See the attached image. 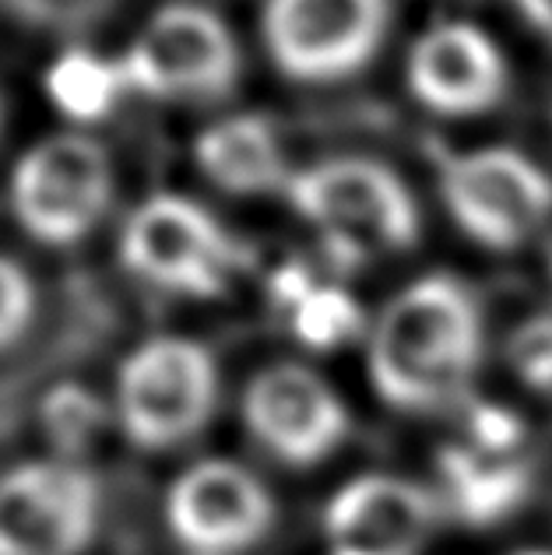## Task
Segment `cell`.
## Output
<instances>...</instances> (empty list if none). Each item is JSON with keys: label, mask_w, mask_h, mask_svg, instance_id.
<instances>
[{"label": "cell", "mask_w": 552, "mask_h": 555, "mask_svg": "<svg viewBox=\"0 0 552 555\" xmlns=\"http://www.w3.org/2000/svg\"><path fill=\"white\" fill-rule=\"evenodd\" d=\"M483 362V310L468 285L450 274L419 278L384 306L373 327L370 379L401 412L447 408Z\"/></svg>", "instance_id": "6da1fadb"}, {"label": "cell", "mask_w": 552, "mask_h": 555, "mask_svg": "<svg viewBox=\"0 0 552 555\" xmlns=\"http://www.w3.org/2000/svg\"><path fill=\"white\" fill-rule=\"evenodd\" d=\"M288 204L342 264L401 254L419 240V204L395 169L373 158H328L293 172Z\"/></svg>", "instance_id": "7a4b0ae2"}, {"label": "cell", "mask_w": 552, "mask_h": 555, "mask_svg": "<svg viewBox=\"0 0 552 555\" xmlns=\"http://www.w3.org/2000/svg\"><path fill=\"white\" fill-rule=\"evenodd\" d=\"M219 404V366L191 338H152L138 345L116 373V415L141 450L191 443Z\"/></svg>", "instance_id": "3957f363"}, {"label": "cell", "mask_w": 552, "mask_h": 555, "mask_svg": "<svg viewBox=\"0 0 552 555\" xmlns=\"http://www.w3.org/2000/svg\"><path fill=\"white\" fill-rule=\"evenodd\" d=\"M120 260L141 282L172 296L215 299L240 271V243L197 201L155 194L130 211Z\"/></svg>", "instance_id": "277c9868"}, {"label": "cell", "mask_w": 552, "mask_h": 555, "mask_svg": "<svg viewBox=\"0 0 552 555\" xmlns=\"http://www.w3.org/2000/svg\"><path fill=\"white\" fill-rule=\"evenodd\" d=\"M127 89L166 102H219L240 81V47L211 8H158L120 56Z\"/></svg>", "instance_id": "5b68a950"}, {"label": "cell", "mask_w": 552, "mask_h": 555, "mask_svg": "<svg viewBox=\"0 0 552 555\" xmlns=\"http://www.w3.org/2000/svg\"><path fill=\"white\" fill-rule=\"evenodd\" d=\"M113 204L110 152L89 134H53L33 144L11 172V211L33 240L75 246Z\"/></svg>", "instance_id": "8992f818"}, {"label": "cell", "mask_w": 552, "mask_h": 555, "mask_svg": "<svg viewBox=\"0 0 552 555\" xmlns=\"http://www.w3.org/2000/svg\"><path fill=\"white\" fill-rule=\"evenodd\" d=\"M454 225L486 250H517L552 218V177L514 149H475L440 166Z\"/></svg>", "instance_id": "52a82bcc"}, {"label": "cell", "mask_w": 552, "mask_h": 555, "mask_svg": "<svg viewBox=\"0 0 552 555\" xmlns=\"http://www.w3.org/2000/svg\"><path fill=\"white\" fill-rule=\"evenodd\" d=\"M260 33L285 78L345 81L381 53L390 33V0H268Z\"/></svg>", "instance_id": "ba28073f"}, {"label": "cell", "mask_w": 552, "mask_h": 555, "mask_svg": "<svg viewBox=\"0 0 552 555\" xmlns=\"http://www.w3.org/2000/svg\"><path fill=\"white\" fill-rule=\"evenodd\" d=\"M99 528V489L70 461H28L0 478V555H81Z\"/></svg>", "instance_id": "9c48e42d"}, {"label": "cell", "mask_w": 552, "mask_h": 555, "mask_svg": "<svg viewBox=\"0 0 552 555\" xmlns=\"http://www.w3.org/2000/svg\"><path fill=\"white\" fill-rule=\"evenodd\" d=\"M172 538L194 555H240L271 531L274 500L243 464L201 461L166 495Z\"/></svg>", "instance_id": "30bf717a"}, {"label": "cell", "mask_w": 552, "mask_h": 555, "mask_svg": "<svg viewBox=\"0 0 552 555\" xmlns=\"http://www.w3.org/2000/svg\"><path fill=\"white\" fill-rule=\"evenodd\" d=\"M243 422L260 447L296 467L324 461L348 433V412L328 379L293 362L260 370L246 384Z\"/></svg>", "instance_id": "8fae6325"}, {"label": "cell", "mask_w": 552, "mask_h": 555, "mask_svg": "<svg viewBox=\"0 0 552 555\" xmlns=\"http://www.w3.org/2000/svg\"><path fill=\"white\" fill-rule=\"evenodd\" d=\"M409 89L440 116H478L497 109L511 70L500 47L468 22H440L426 28L409 50Z\"/></svg>", "instance_id": "7c38bea8"}, {"label": "cell", "mask_w": 552, "mask_h": 555, "mask_svg": "<svg viewBox=\"0 0 552 555\" xmlns=\"http://www.w3.org/2000/svg\"><path fill=\"white\" fill-rule=\"evenodd\" d=\"M433 534V500L412 481L370 475L328 506L331 555H419Z\"/></svg>", "instance_id": "4fadbf2b"}, {"label": "cell", "mask_w": 552, "mask_h": 555, "mask_svg": "<svg viewBox=\"0 0 552 555\" xmlns=\"http://www.w3.org/2000/svg\"><path fill=\"white\" fill-rule=\"evenodd\" d=\"M194 163L208 183L240 197L285 190L293 180L279 127L257 113L226 116L201 130L194 141Z\"/></svg>", "instance_id": "5bb4252c"}, {"label": "cell", "mask_w": 552, "mask_h": 555, "mask_svg": "<svg viewBox=\"0 0 552 555\" xmlns=\"http://www.w3.org/2000/svg\"><path fill=\"white\" fill-rule=\"evenodd\" d=\"M440 472L458 514L475 528H489L514 514L528 495L525 464L514 457L483 454L475 447H447L440 454Z\"/></svg>", "instance_id": "9a60e30c"}, {"label": "cell", "mask_w": 552, "mask_h": 555, "mask_svg": "<svg viewBox=\"0 0 552 555\" xmlns=\"http://www.w3.org/2000/svg\"><path fill=\"white\" fill-rule=\"evenodd\" d=\"M271 292L288 310L296 338L310 348H334L362 327L359 302L342 288L321 285L303 268H282L274 274Z\"/></svg>", "instance_id": "2e32d148"}, {"label": "cell", "mask_w": 552, "mask_h": 555, "mask_svg": "<svg viewBox=\"0 0 552 555\" xmlns=\"http://www.w3.org/2000/svg\"><path fill=\"white\" fill-rule=\"evenodd\" d=\"M47 92L53 106L75 124H95L120 102L127 78L120 61L92 50H67L47 70Z\"/></svg>", "instance_id": "e0dca14e"}, {"label": "cell", "mask_w": 552, "mask_h": 555, "mask_svg": "<svg viewBox=\"0 0 552 555\" xmlns=\"http://www.w3.org/2000/svg\"><path fill=\"white\" fill-rule=\"evenodd\" d=\"M42 429H47L61 461H70L89 450V443L106 426V408L81 384H56L39 404Z\"/></svg>", "instance_id": "ac0fdd59"}, {"label": "cell", "mask_w": 552, "mask_h": 555, "mask_svg": "<svg viewBox=\"0 0 552 555\" xmlns=\"http://www.w3.org/2000/svg\"><path fill=\"white\" fill-rule=\"evenodd\" d=\"M39 310V292L28 271L0 254V352L18 345L33 327Z\"/></svg>", "instance_id": "d6986e66"}, {"label": "cell", "mask_w": 552, "mask_h": 555, "mask_svg": "<svg viewBox=\"0 0 552 555\" xmlns=\"http://www.w3.org/2000/svg\"><path fill=\"white\" fill-rule=\"evenodd\" d=\"M511 370L521 376V384L552 393V317H531L525 320L506 345Z\"/></svg>", "instance_id": "ffe728a7"}, {"label": "cell", "mask_w": 552, "mask_h": 555, "mask_svg": "<svg viewBox=\"0 0 552 555\" xmlns=\"http://www.w3.org/2000/svg\"><path fill=\"white\" fill-rule=\"evenodd\" d=\"M468 426H472V447L492 457H514V450L525 440V429H521V422L506 408H492V404L475 408Z\"/></svg>", "instance_id": "44dd1931"}, {"label": "cell", "mask_w": 552, "mask_h": 555, "mask_svg": "<svg viewBox=\"0 0 552 555\" xmlns=\"http://www.w3.org/2000/svg\"><path fill=\"white\" fill-rule=\"evenodd\" d=\"M4 4L14 14H22L25 22L64 28V25L89 22L92 14H99L110 4V0H4Z\"/></svg>", "instance_id": "7402d4cb"}, {"label": "cell", "mask_w": 552, "mask_h": 555, "mask_svg": "<svg viewBox=\"0 0 552 555\" xmlns=\"http://www.w3.org/2000/svg\"><path fill=\"white\" fill-rule=\"evenodd\" d=\"M521 555H552V552H521Z\"/></svg>", "instance_id": "603a6c76"}]
</instances>
